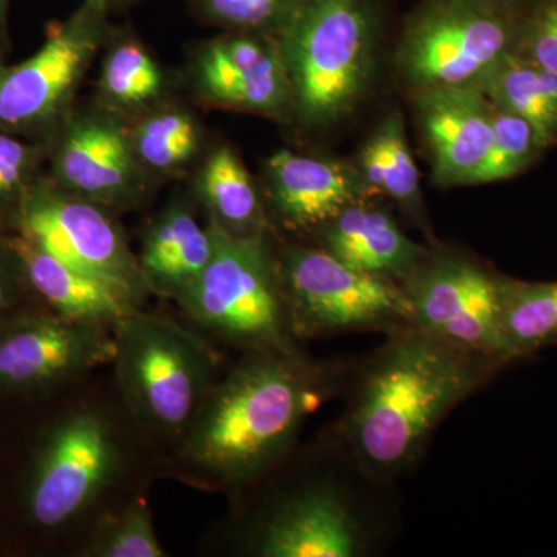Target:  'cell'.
Here are the masks:
<instances>
[{
	"mask_svg": "<svg viewBox=\"0 0 557 557\" xmlns=\"http://www.w3.org/2000/svg\"><path fill=\"white\" fill-rule=\"evenodd\" d=\"M520 14L487 0H420L399 38L395 67L410 94L478 87L518 47Z\"/></svg>",
	"mask_w": 557,
	"mask_h": 557,
	"instance_id": "obj_7",
	"label": "cell"
},
{
	"mask_svg": "<svg viewBox=\"0 0 557 557\" xmlns=\"http://www.w3.org/2000/svg\"><path fill=\"white\" fill-rule=\"evenodd\" d=\"M504 362L412 327L397 330L357 381L336 435L372 478L416 467L440 424Z\"/></svg>",
	"mask_w": 557,
	"mask_h": 557,
	"instance_id": "obj_2",
	"label": "cell"
},
{
	"mask_svg": "<svg viewBox=\"0 0 557 557\" xmlns=\"http://www.w3.org/2000/svg\"><path fill=\"white\" fill-rule=\"evenodd\" d=\"M384 0H302L277 36L292 115L306 129L347 120L368 98L379 67Z\"/></svg>",
	"mask_w": 557,
	"mask_h": 557,
	"instance_id": "obj_3",
	"label": "cell"
},
{
	"mask_svg": "<svg viewBox=\"0 0 557 557\" xmlns=\"http://www.w3.org/2000/svg\"><path fill=\"white\" fill-rule=\"evenodd\" d=\"M112 332L123 409L146 438L174 449L222 375L218 354L196 330L143 307Z\"/></svg>",
	"mask_w": 557,
	"mask_h": 557,
	"instance_id": "obj_4",
	"label": "cell"
},
{
	"mask_svg": "<svg viewBox=\"0 0 557 557\" xmlns=\"http://www.w3.org/2000/svg\"><path fill=\"white\" fill-rule=\"evenodd\" d=\"M372 194L398 201L420 218V174L406 137L401 113H388L361 150L358 163Z\"/></svg>",
	"mask_w": 557,
	"mask_h": 557,
	"instance_id": "obj_24",
	"label": "cell"
},
{
	"mask_svg": "<svg viewBox=\"0 0 557 557\" xmlns=\"http://www.w3.org/2000/svg\"><path fill=\"white\" fill-rule=\"evenodd\" d=\"M494 108L527 120L545 148L557 143V76L519 51L502 62L482 89Z\"/></svg>",
	"mask_w": 557,
	"mask_h": 557,
	"instance_id": "obj_22",
	"label": "cell"
},
{
	"mask_svg": "<svg viewBox=\"0 0 557 557\" xmlns=\"http://www.w3.org/2000/svg\"><path fill=\"white\" fill-rule=\"evenodd\" d=\"M336 372L295 351H245L220 375L172 453L175 475L236 494L269 474L304 421L333 391Z\"/></svg>",
	"mask_w": 557,
	"mask_h": 557,
	"instance_id": "obj_1",
	"label": "cell"
},
{
	"mask_svg": "<svg viewBox=\"0 0 557 557\" xmlns=\"http://www.w3.org/2000/svg\"><path fill=\"white\" fill-rule=\"evenodd\" d=\"M127 453L115 413L86 403L65 410L33 454L22 493L25 518L49 533L79 522L123 478Z\"/></svg>",
	"mask_w": 557,
	"mask_h": 557,
	"instance_id": "obj_6",
	"label": "cell"
},
{
	"mask_svg": "<svg viewBox=\"0 0 557 557\" xmlns=\"http://www.w3.org/2000/svg\"><path fill=\"white\" fill-rule=\"evenodd\" d=\"M200 199L211 222L233 236L267 231L265 211L251 175L233 149L222 146L211 153L199 178Z\"/></svg>",
	"mask_w": 557,
	"mask_h": 557,
	"instance_id": "obj_23",
	"label": "cell"
},
{
	"mask_svg": "<svg viewBox=\"0 0 557 557\" xmlns=\"http://www.w3.org/2000/svg\"><path fill=\"white\" fill-rule=\"evenodd\" d=\"M493 145L469 186L504 182L522 174L544 152L536 129L515 113L494 108Z\"/></svg>",
	"mask_w": 557,
	"mask_h": 557,
	"instance_id": "obj_26",
	"label": "cell"
},
{
	"mask_svg": "<svg viewBox=\"0 0 557 557\" xmlns=\"http://www.w3.org/2000/svg\"><path fill=\"white\" fill-rule=\"evenodd\" d=\"M104 2L108 3L109 9L112 10L113 7L124 5V3H129L132 0H104Z\"/></svg>",
	"mask_w": 557,
	"mask_h": 557,
	"instance_id": "obj_35",
	"label": "cell"
},
{
	"mask_svg": "<svg viewBox=\"0 0 557 557\" xmlns=\"http://www.w3.org/2000/svg\"><path fill=\"white\" fill-rule=\"evenodd\" d=\"M211 225L214 251L174 299L180 310L201 332L244 351L299 350L267 231L233 236Z\"/></svg>",
	"mask_w": 557,
	"mask_h": 557,
	"instance_id": "obj_5",
	"label": "cell"
},
{
	"mask_svg": "<svg viewBox=\"0 0 557 557\" xmlns=\"http://www.w3.org/2000/svg\"><path fill=\"white\" fill-rule=\"evenodd\" d=\"M14 226L54 258L120 289L139 306L150 293L119 223L101 205L58 183H30L16 201Z\"/></svg>",
	"mask_w": 557,
	"mask_h": 557,
	"instance_id": "obj_9",
	"label": "cell"
},
{
	"mask_svg": "<svg viewBox=\"0 0 557 557\" xmlns=\"http://www.w3.org/2000/svg\"><path fill=\"white\" fill-rule=\"evenodd\" d=\"M194 78L201 97L214 104L292 115V89L276 38L228 32L201 51Z\"/></svg>",
	"mask_w": 557,
	"mask_h": 557,
	"instance_id": "obj_13",
	"label": "cell"
},
{
	"mask_svg": "<svg viewBox=\"0 0 557 557\" xmlns=\"http://www.w3.org/2000/svg\"><path fill=\"white\" fill-rule=\"evenodd\" d=\"M38 148L20 141L9 132L0 131V203L14 201L30 185Z\"/></svg>",
	"mask_w": 557,
	"mask_h": 557,
	"instance_id": "obj_31",
	"label": "cell"
},
{
	"mask_svg": "<svg viewBox=\"0 0 557 557\" xmlns=\"http://www.w3.org/2000/svg\"><path fill=\"white\" fill-rule=\"evenodd\" d=\"M134 143L119 124L100 116L73 121L54 153L62 188L98 205H123L135 186Z\"/></svg>",
	"mask_w": 557,
	"mask_h": 557,
	"instance_id": "obj_17",
	"label": "cell"
},
{
	"mask_svg": "<svg viewBox=\"0 0 557 557\" xmlns=\"http://www.w3.org/2000/svg\"><path fill=\"white\" fill-rule=\"evenodd\" d=\"M11 0H0V27H5Z\"/></svg>",
	"mask_w": 557,
	"mask_h": 557,
	"instance_id": "obj_34",
	"label": "cell"
},
{
	"mask_svg": "<svg viewBox=\"0 0 557 557\" xmlns=\"http://www.w3.org/2000/svg\"><path fill=\"white\" fill-rule=\"evenodd\" d=\"M321 248L351 269L401 282L429 255L384 209L350 205L319 228Z\"/></svg>",
	"mask_w": 557,
	"mask_h": 557,
	"instance_id": "obj_19",
	"label": "cell"
},
{
	"mask_svg": "<svg viewBox=\"0 0 557 557\" xmlns=\"http://www.w3.org/2000/svg\"><path fill=\"white\" fill-rule=\"evenodd\" d=\"M302 0H188L194 13L226 32L276 38Z\"/></svg>",
	"mask_w": 557,
	"mask_h": 557,
	"instance_id": "obj_28",
	"label": "cell"
},
{
	"mask_svg": "<svg viewBox=\"0 0 557 557\" xmlns=\"http://www.w3.org/2000/svg\"><path fill=\"white\" fill-rule=\"evenodd\" d=\"M86 557H163L166 556L148 502L134 498L123 507L101 512L83 547Z\"/></svg>",
	"mask_w": 557,
	"mask_h": 557,
	"instance_id": "obj_25",
	"label": "cell"
},
{
	"mask_svg": "<svg viewBox=\"0 0 557 557\" xmlns=\"http://www.w3.org/2000/svg\"><path fill=\"white\" fill-rule=\"evenodd\" d=\"M0 242L16 260L28 292L61 317L113 329L120 319L143 307L120 289L54 258L20 233L0 234Z\"/></svg>",
	"mask_w": 557,
	"mask_h": 557,
	"instance_id": "obj_18",
	"label": "cell"
},
{
	"mask_svg": "<svg viewBox=\"0 0 557 557\" xmlns=\"http://www.w3.org/2000/svg\"><path fill=\"white\" fill-rule=\"evenodd\" d=\"M271 207L282 225L319 230L372 190L354 164L282 149L267 164Z\"/></svg>",
	"mask_w": 557,
	"mask_h": 557,
	"instance_id": "obj_16",
	"label": "cell"
},
{
	"mask_svg": "<svg viewBox=\"0 0 557 557\" xmlns=\"http://www.w3.org/2000/svg\"><path fill=\"white\" fill-rule=\"evenodd\" d=\"M109 11L104 0H84L67 21L50 25L32 58L7 67L0 78V131L33 134L60 115L100 47Z\"/></svg>",
	"mask_w": 557,
	"mask_h": 557,
	"instance_id": "obj_12",
	"label": "cell"
},
{
	"mask_svg": "<svg viewBox=\"0 0 557 557\" xmlns=\"http://www.w3.org/2000/svg\"><path fill=\"white\" fill-rule=\"evenodd\" d=\"M24 292H28L13 255L0 242V325L17 314Z\"/></svg>",
	"mask_w": 557,
	"mask_h": 557,
	"instance_id": "obj_32",
	"label": "cell"
},
{
	"mask_svg": "<svg viewBox=\"0 0 557 557\" xmlns=\"http://www.w3.org/2000/svg\"><path fill=\"white\" fill-rule=\"evenodd\" d=\"M214 230L201 225L185 207L164 211L146 233L139 269L150 293L175 299L188 288L211 260Z\"/></svg>",
	"mask_w": 557,
	"mask_h": 557,
	"instance_id": "obj_20",
	"label": "cell"
},
{
	"mask_svg": "<svg viewBox=\"0 0 557 557\" xmlns=\"http://www.w3.org/2000/svg\"><path fill=\"white\" fill-rule=\"evenodd\" d=\"M504 274L456 252L429 251L399 282L409 306V327L454 346L502 357Z\"/></svg>",
	"mask_w": 557,
	"mask_h": 557,
	"instance_id": "obj_10",
	"label": "cell"
},
{
	"mask_svg": "<svg viewBox=\"0 0 557 557\" xmlns=\"http://www.w3.org/2000/svg\"><path fill=\"white\" fill-rule=\"evenodd\" d=\"M487 2L494 3V5L500 7V9L511 11V13L523 14L527 13L537 0H487Z\"/></svg>",
	"mask_w": 557,
	"mask_h": 557,
	"instance_id": "obj_33",
	"label": "cell"
},
{
	"mask_svg": "<svg viewBox=\"0 0 557 557\" xmlns=\"http://www.w3.org/2000/svg\"><path fill=\"white\" fill-rule=\"evenodd\" d=\"M516 51L557 76V0H537L523 14Z\"/></svg>",
	"mask_w": 557,
	"mask_h": 557,
	"instance_id": "obj_30",
	"label": "cell"
},
{
	"mask_svg": "<svg viewBox=\"0 0 557 557\" xmlns=\"http://www.w3.org/2000/svg\"><path fill=\"white\" fill-rule=\"evenodd\" d=\"M7 67L2 62V51H0V78H2L3 72H5Z\"/></svg>",
	"mask_w": 557,
	"mask_h": 557,
	"instance_id": "obj_36",
	"label": "cell"
},
{
	"mask_svg": "<svg viewBox=\"0 0 557 557\" xmlns=\"http://www.w3.org/2000/svg\"><path fill=\"white\" fill-rule=\"evenodd\" d=\"M132 143L143 164L156 171H172L193 159L199 149V127L186 113H159L139 124Z\"/></svg>",
	"mask_w": 557,
	"mask_h": 557,
	"instance_id": "obj_27",
	"label": "cell"
},
{
	"mask_svg": "<svg viewBox=\"0 0 557 557\" xmlns=\"http://www.w3.org/2000/svg\"><path fill=\"white\" fill-rule=\"evenodd\" d=\"M101 84L110 100L138 106L160 94L163 75L157 62L137 42H121L104 62Z\"/></svg>",
	"mask_w": 557,
	"mask_h": 557,
	"instance_id": "obj_29",
	"label": "cell"
},
{
	"mask_svg": "<svg viewBox=\"0 0 557 557\" xmlns=\"http://www.w3.org/2000/svg\"><path fill=\"white\" fill-rule=\"evenodd\" d=\"M432 156V182L469 186L493 145V104L478 87H442L412 95Z\"/></svg>",
	"mask_w": 557,
	"mask_h": 557,
	"instance_id": "obj_15",
	"label": "cell"
},
{
	"mask_svg": "<svg viewBox=\"0 0 557 557\" xmlns=\"http://www.w3.org/2000/svg\"><path fill=\"white\" fill-rule=\"evenodd\" d=\"M251 542L262 557H355L366 548L354 509L327 485L302 486L278 498Z\"/></svg>",
	"mask_w": 557,
	"mask_h": 557,
	"instance_id": "obj_14",
	"label": "cell"
},
{
	"mask_svg": "<svg viewBox=\"0 0 557 557\" xmlns=\"http://www.w3.org/2000/svg\"><path fill=\"white\" fill-rule=\"evenodd\" d=\"M112 327L54 311L17 313L0 325V397H35L110 366Z\"/></svg>",
	"mask_w": 557,
	"mask_h": 557,
	"instance_id": "obj_11",
	"label": "cell"
},
{
	"mask_svg": "<svg viewBox=\"0 0 557 557\" xmlns=\"http://www.w3.org/2000/svg\"><path fill=\"white\" fill-rule=\"evenodd\" d=\"M498 332L507 364L556 346L557 281L505 277Z\"/></svg>",
	"mask_w": 557,
	"mask_h": 557,
	"instance_id": "obj_21",
	"label": "cell"
},
{
	"mask_svg": "<svg viewBox=\"0 0 557 557\" xmlns=\"http://www.w3.org/2000/svg\"><path fill=\"white\" fill-rule=\"evenodd\" d=\"M282 295L296 339L409 327L398 282L362 273L321 247H292L277 258Z\"/></svg>",
	"mask_w": 557,
	"mask_h": 557,
	"instance_id": "obj_8",
	"label": "cell"
}]
</instances>
